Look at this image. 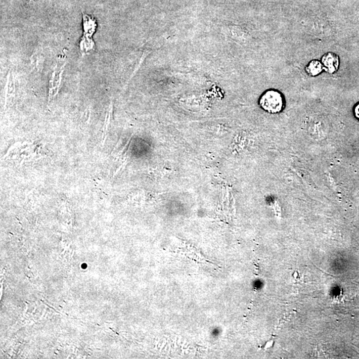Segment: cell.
Segmentation results:
<instances>
[{
    "mask_svg": "<svg viewBox=\"0 0 359 359\" xmlns=\"http://www.w3.org/2000/svg\"><path fill=\"white\" fill-rule=\"evenodd\" d=\"M259 104L268 113H280L285 107L284 95L278 90L270 88L261 95Z\"/></svg>",
    "mask_w": 359,
    "mask_h": 359,
    "instance_id": "obj_1",
    "label": "cell"
},
{
    "mask_svg": "<svg viewBox=\"0 0 359 359\" xmlns=\"http://www.w3.org/2000/svg\"><path fill=\"white\" fill-rule=\"evenodd\" d=\"M65 65V61H59L52 72L50 78V85H49V102L54 100L55 97L58 94Z\"/></svg>",
    "mask_w": 359,
    "mask_h": 359,
    "instance_id": "obj_2",
    "label": "cell"
},
{
    "mask_svg": "<svg viewBox=\"0 0 359 359\" xmlns=\"http://www.w3.org/2000/svg\"><path fill=\"white\" fill-rule=\"evenodd\" d=\"M321 62L327 73L334 74L339 68V57L333 52H327L323 55Z\"/></svg>",
    "mask_w": 359,
    "mask_h": 359,
    "instance_id": "obj_3",
    "label": "cell"
},
{
    "mask_svg": "<svg viewBox=\"0 0 359 359\" xmlns=\"http://www.w3.org/2000/svg\"><path fill=\"white\" fill-rule=\"evenodd\" d=\"M83 29L84 36L83 39L86 40H92V35L94 34L97 27L96 20L89 15L83 14Z\"/></svg>",
    "mask_w": 359,
    "mask_h": 359,
    "instance_id": "obj_4",
    "label": "cell"
},
{
    "mask_svg": "<svg viewBox=\"0 0 359 359\" xmlns=\"http://www.w3.org/2000/svg\"><path fill=\"white\" fill-rule=\"evenodd\" d=\"M15 96V82L12 72H9L8 76V81L5 90V107L8 106L12 102Z\"/></svg>",
    "mask_w": 359,
    "mask_h": 359,
    "instance_id": "obj_5",
    "label": "cell"
},
{
    "mask_svg": "<svg viewBox=\"0 0 359 359\" xmlns=\"http://www.w3.org/2000/svg\"><path fill=\"white\" fill-rule=\"evenodd\" d=\"M324 71L321 61L313 60L310 61L305 66L306 73L311 77H317Z\"/></svg>",
    "mask_w": 359,
    "mask_h": 359,
    "instance_id": "obj_6",
    "label": "cell"
},
{
    "mask_svg": "<svg viewBox=\"0 0 359 359\" xmlns=\"http://www.w3.org/2000/svg\"><path fill=\"white\" fill-rule=\"evenodd\" d=\"M111 113H112V108L111 107V109H110L109 111H108V113H107L106 118H105L104 127H103V141H102L103 143H104L105 137H106V134H107V130H108V128H109L110 121H111Z\"/></svg>",
    "mask_w": 359,
    "mask_h": 359,
    "instance_id": "obj_7",
    "label": "cell"
},
{
    "mask_svg": "<svg viewBox=\"0 0 359 359\" xmlns=\"http://www.w3.org/2000/svg\"><path fill=\"white\" fill-rule=\"evenodd\" d=\"M354 113L355 117L359 120V103L354 107Z\"/></svg>",
    "mask_w": 359,
    "mask_h": 359,
    "instance_id": "obj_8",
    "label": "cell"
},
{
    "mask_svg": "<svg viewBox=\"0 0 359 359\" xmlns=\"http://www.w3.org/2000/svg\"><path fill=\"white\" fill-rule=\"evenodd\" d=\"M31 2H37L41 1V0H29Z\"/></svg>",
    "mask_w": 359,
    "mask_h": 359,
    "instance_id": "obj_9",
    "label": "cell"
}]
</instances>
